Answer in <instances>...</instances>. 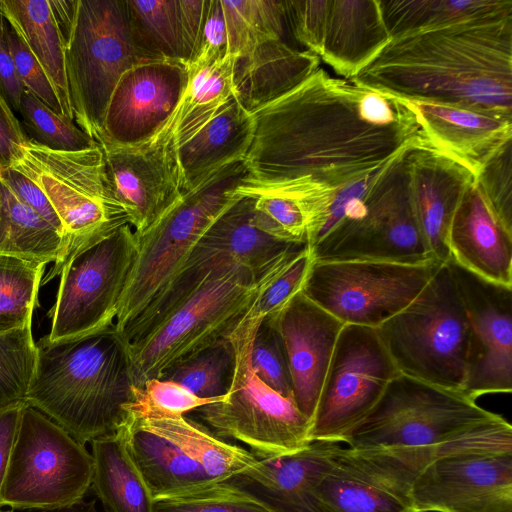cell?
Instances as JSON below:
<instances>
[{
    "label": "cell",
    "instance_id": "cell-24",
    "mask_svg": "<svg viewBox=\"0 0 512 512\" xmlns=\"http://www.w3.org/2000/svg\"><path fill=\"white\" fill-rule=\"evenodd\" d=\"M339 443L312 441L287 455L258 459L226 482L245 491L272 512H324L315 488Z\"/></svg>",
    "mask_w": 512,
    "mask_h": 512
},
{
    "label": "cell",
    "instance_id": "cell-33",
    "mask_svg": "<svg viewBox=\"0 0 512 512\" xmlns=\"http://www.w3.org/2000/svg\"><path fill=\"white\" fill-rule=\"evenodd\" d=\"M91 488L106 512H154V499L118 431L91 442Z\"/></svg>",
    "mask_w": 512,
    "mask_h": 512
},
{
    "label": "cell",
    "instance_id": "cell-29",
    "mask_svg": "<svg viewBox=\"0 0 512 512\" xmlns=\"http://www.w3.org/2000/svg\"><path fill=\"white\" fill-rule=\"evenodd\" d=\"M308 50L291 47L285 40H269L233 66V95L249 113L287 94L320 67Z\"/></svg>",
    "mask_w": 512,
    "mask_h": 512
},
{
    "label": "cell",
    "instance_id": "cell-32",
    "mask_svg": "<svg viewBox=\"0 0 512 512\" xmlns=\"http://www.w3.org/2000/svg\"><path fill=\"white\" fill-rule=\"evenodd\" d=\"M235 60L226 56L206 66L187 67L189 79L181 101L152 139L171 140L178 147L208 123L233 96Z\"/></svg>",
    "mask_w": 512,
    "mask_h": 512
},
{
    "label": "cell",
    "instance_id": "cell-8",
    "mask_svg": "<svg viewBox=\"0 0 512 512\" xmlns=\"http://www.w3.org/2000/svg\"><path fill=\"white\" fill-rule=\"evenodd\" d=\"M11 166L40 187L61 221L65 245L61 267L73 251L129 224L111 189L99 145L56 151L28 139Z\"/></svg>",
    "mask_w": 512,
    "mask_h": 512
},
{
    "label": "cell",
    "instance_id": "cell-55",
    "mask_svg": "<svg viewBox=\"0 0 512 512\" xmlns=\"http://www.w3.org/2000/svg\"><path fill=\"white\" fill-rule=\"evenodd\" d=\"M28 512H99L96 507L95 500H81L71 506L54 509V510H44V511H28Z\"/></svg>",
    "mask_w": 512,
    "mask_h": 512
},
{
    "label": "cell",
    "instance_id": "cell-4",
    "mask_svg": "<svg viewBox=\"0 0 512 512\" xmlns=\"http://www.w3.org/2000/svg\"><path fill=\"white\" fill-rule=\"evenodd\" d=\"M306 248L288 253L259 279L239 262L211 271L156 326L126 344L133 385L142 388L178 361L227 338L262 292Z\"/></svg>",
    "mask_w": 512,
    "mask_h": 512
},
{
    "label": "cell",
    "instance_id": "cell-30",
    "mask_svg": "<svg viewBox=\"0 0 512 512\" xmlns=\"http://www.w3.org/2000/svg\"><path fill=\"white\" fill-rule=\"evenodd\" d=\"M252 136L251 113L233 95L208 123L175 147L182 194L197 187L221 167L244 160Z\"/></svg>",
    "mask_w": 512,
    "mask_h": 512
},
{
    "label": "cell",
    "instance_id": "cell-9",
    "mask_svg": "<svg viewBox=\"0 0 512 512\" xmlns=\"http://www.w3.org/2000/svg\"><path fill=\"white\" fill-rule=\"evenodd\" d=\"M260 323L244 316L228 336L235 350L230 388L223 399L192 412L216 436L240 441L258 459H266L292 454L308 446L311 422L299 411L292 397L273 390L252 369V341Z\"/></svg>",
    "mask_w": 512,
    "mask_h": 512
},
{
    "label": "cell",
    "instance_id": "cell-47",
    "mask_svg": "<svg viewBox=\"0 0 512 512\" xmlns=\"http://www.w3.org/2000/svg\"><path fill=\"white\" fill-rule=\"evenodd\" d=\"M512 141L484 165L476 183L501 224L512 232Z\"/></svg>",
    "mask_w": 512,
    "mask_h": 512
},
{
    "label": "cell",
    "instance_id": "cell-17",
    "mask_svg": "<svg viewBox=\"0 0 512 512\" xmlns=\"http://www.w3.org/2000/svg\"><path fill=\"white\" fill-rule=\"evenodd\" d=\"M470 325L468 366L462 392L476 400L512 391V286L488 281L447 261Z\"/></svg>",
    "mask_w": 512,
    "mask_h": 512
},
{
    "label": "cell",
    "instance_id": "cell-50",
    "mask_svg": "<svg viewBox=\"0 0 512 512\" xmlns=\"http://www.w3.org/2000/svg\"><path fill=\"white\" fill-rule=\"evenodd\" d=\"M0 180L21 202L50 223L64 240V230L58 215L44 192L32 179L10 166L0 169Z\"/></svg>",
    "mask_w": 512,
    "mask_h": 512
},
{
    "label": "cell",
    "instance_id": "cell-34",
    "mask_svg": "<svg viewBox=\"0 0 512 512\" xmlns=\"http://www.w3.org/2000/svg\"><path fill=\"white\" fill-rule=\"evenodd\" d=\"M0 14L20 33L47 75L67 119L74 121L65 71V44L47 0H0Z\"/></svg>",
    "mask_w": 512,
    "mask_h": 512
},
{
    "label": "cell",
    "instance_id": "cell-51",
    "mask_svg": "<svg viewBox=\"0 0 512 512\" xmlns=\"http://www.w3.org/2000/svg\"><path fill=\"white\" fill-rule=\"evenodd\" d=\"M27 140L20 121L0 91V169L10 167L19 158Z\"/></svg>",
    "mask_w": 512,
    "mask_h": 512
},
{
    "label": "cell",
    "instance_id": "cell-35",
    "mask_svg": "<svg viewBox=\"0 0 512 512\" xmlns=\"http://www.w3.org/2000/svg\"><path fill=\"white\" fill-rule=\"evenodd\" d=\"M64 250L61 234L0 180V254L44 265L54 262L46 282L59 274Z\"/></svg>",
    "mask_w": 512,
    "mask_h": 512
},
{
    "label": "cell",
    "instance_id": "cell-38",
    "mask_svg": "<svg viewBox=\"0 0 512 512\" xmlns=\"http://www.w3.org/2000/svg\"><path fill=\"white\" fill-rule=\"evenodd\" d=\"M227 55L240 58L269 40H284L285 1L221 0Z\"/></svg>",
    "mask_w": 512,
    "mask_h": 512
},
{
    "label": "cell",
    "instance_id": "cell-39",
    "mask_svg": "<svg viewBox=\"0 0 512 512\" xmlns=\"http://www.w3.org/2000/svg\"><path fill=\"white\" fill-rule=\"evenodd\" d=\"M234 367L235 350L227 337L178 361L157 379L177 383L199 398H219L230 388Z\"/></svg>",
    "mask_w": 512,
    "mask_h": 512
},
{
    "label": "cell",
    "instance_id": "cell-31",
    "mask_svg": "<svg viewBox=\"0 0 512 512\" xmlns=\"http://www.w3.org/2000/svg\"><path fill=\"white\" fill-rule=\"evenodd\" d=\"M154 500L181 495L214 481L180 448L137 419L119 430Z\"/></svg>",
    "mask_w": 512,
    "mask_h": 512
},
{
    "label": "cell",
    "instance_id": "cell-5",
    "mask_svg": "<svg viewBox=\"0 0 512 512\" xmlns=\"http://www.w3.org/2000/svg\"><path fill=\"white\" fill-rule=\"evenodd\" d=\"M246 177L244 160L221 167L183 194L151 229L136 235V258L114 324L120 336L163 296L199 238L236 198V189Z\"/></svg>",
    "mask_w": 512,
    "mask_h": 512
},
{
    "label": "cell",
    "instance_id": "cell-20",
    "mask_svg": "<svg viewBox=\"0 0 512 512\" xmlns=\"http://www.w3.org/2000/svg\"><path fill=\"white\" fill-rule=\"evenodd\" d=\"M254 205L253 196L237 194L199 238L168 288L188 294L211 271L232 262L249 267L259 279L288 253L308 246L279 241L261 230Z\"/></svg>",
    "mask_w": 512,
    "mask_h": 512
},
{
    "label": "cell",
    "instance_id": "cell-16",
    "mask_svg": "<svg viewBox=\"0 0 512 512\" xmlns=\"http://www.w3.org/2000/svg\"><path fill=\"white\" fill-rule=\"evenodd\" d=\"M398 373L376 328L344 325L311 421L310 441L340 443Z\"/></svg>",
    "mask_w": 512,
    "mask_h": 512
},
{
    "label": "cell",
    "instance_id": "cell-54",
    "mask_svg": "<svg viewBox=\"0 0 512 512\" xmlns=\"http://www.w3.org/2000/svg\"><path fill=\"white\" fill-rule=\"evenodd\" d=\"M54 21L66 46L72 33L78 0H47Z\"/></svg>",
    "mask_w": 512,
    "mask_h": 512
},
{
    "label": "cell",
    "instance_id": "cell-37",
    "mask_svg": "<svg viewBox=\"0 0 512 512\" xmlns=\"http://www.w3.org/2000/svg\"><path fill=\"white\" fill-rule=\"evenodd\" d=\"M391 38L512 10V0H379Z\"/></svg>",
    "mask_w": 512,
    "mask_h": 512
},
{
    "label": "cell",
    "instance_id": "cell-18",
    "mask_svg": "<svg viewBox=\"0 0 512 512\" xmlns=\"http://www.w3.org/2000/svg\"><path fill=\"white\" fill-rule=\"evenodd\" d=\"M411 498L416 512H512V452L441 455L416 476Z\"/></svg>",
    "mask_w": 512,
    "mask_h": 512
},
{
    "label": "cell",
    "instance_id": "cell-27",
    "mask_svg": "<svg viewBox=\"0 0 512 512\" xmlns=\"http://www.w3.org/2000/svg\"><path fill=\"white\" fill-rule=\"evenodd\" d=\"M448 248L450 258L466 270L512 286V232L497 219L476 181L454 214Z\"/></svg>",
    "mask_w": 512,
    "mask_h": 512
},
{
    "label": "cell",
    "instance_id": "cell-52",
    "mask_svg": "<svg viewBox=\"0 0 512 512\" xmlns=\"http://www.w3.org/2000/svg\"><path fill=\"white\" fill-rule=\"evenodd\" d=\"M0 91L13 112L20 109V102L25 87L22 84L11 53L0 35Z\"/></svg>",
    "mask_w": 512,
    "mask_h": 512
},
{
    "label": "cell",
    "instance_id": "cell-26",
    "mask_svg": "<svg viewBox=\"0 0 512 512\" xmlns=\"http://www.w3.org/2000/svg\"><path fill=\"white\" fill-rule=\"evenodd\" d=\"M133 45L143 61L188 66L203 33L209 0H126Z\"/></svg>",
    "mask_w": 512,
    "mask_h": 512
},
{
    "label": "cell",
    "instance_id": "cell-56",
    "mask_svg": "<svg viewBox=\"0 0 512 512\" xmlns=\"http://www.w3.org/2000/svg\"><path fill=\"white\" fill-rule=\"evenodd\" d=\"M1 512H14L12 509L10 510H5V511H1Z\"/></svg>",
    "mask_w": 512,
    "mask_h": 512
},
{
    "label": "cell",
    "instance_id": "cell-53",
    "mask_svg": "<svg viewBox=\"0 0 512 512\" xmlns=\"http://www.w3.org/2000/svg\"><path fill=\"white\" fill-rule=\"evenodd\" d=\"M22 408L10 409L0 413V491L8 468Z\"/></svg>",
    "mask_w": 512,
    "mask_h": 512
},
{
    "label": "cell",
    "instance_id": "cell-42",
    "mask_svg": "<svg viewBox=\"0 0 512 512\" xmlns=\"http://www.w3.org/2000/svg\"><path fill=\"white\" fill-rule=\"evenodd\" d=\"M18 113L26 137L38 145L56 151H80L98 145L74 121L54 112L27 89Z\"/></svg>",
    "mask_w": 512,
    "mask_h": 512
},
{
    "label": "cell",
    "instance_id": "cell-25",
    "mask_svg": "<svg viewBox=\"0 0 512 512\" xmlns=\"http://www.w3.org/2000/svg\"><path fill=\"white\" fill-rule=\"evenodd\" d=\"M427 142L478 176L512 141V117L449 105L406 100Z\"/></svg>",
    "mask_w": 512,
    "mask_h": 512
},
{
    "label": "cell",
    "instance_id": "cell-15",
    "mask_svg": "<svg viewBox=\"0 0 512 512\" xmlns=\"http://www.w3.org/2000/svg\"><path fill=\"white\" fill-rule=\"evenodd\" d=\"M449 441L427 447L341 448L315 488L324 512H416L411 488L435 458L455 452Z\"/></svg>",
    "mask_w": 512,
    "mask_h": 512
},
{
    "label": "cell",
    "instance_id": "cell-43",
    "mask_svg": "<svg viewBox=\"0 0 512 512\" xmlns=\"http://www.w3.org/2000/svg\"><path fill=\"white\" fill-rule=\"evenodd\" d=\"M154 512H272L263 503L226 481L181 495L154 500Z\"/></svg>",
    "mask_w": 512,
    "mask_h": 512
},
{
    "label": "cell",
    "instance_id": "cell-36",
    "mask_svg": "<svg viewBox=\"0 0 512 512\" xmlns=\"http://www.w3.org/2000/svg\"><path fill=\"white\" fill-rule=\"evenodd\" d=\"M137 420L173 442L214 482L227 481L258 461L251 452L221 440L206 427L185 416Z\"/></svg>",
    "mask_w": 512,
    "mask_h": 512
},
{
    "label": "cell",
    "instance_id": "cell-7",
    "mask_svg": "<svg viewBox=\"0 0 512 512\" xmlns=\"http://www.w3.org/2000/svg\"><path fill=\"white\" fill-rule=\"evenodd\" d=\"M407 151L386 167L364 196L350 201L340 222L310 249L313 261L372 260L411 265L436 261L410 200Z\"/></svg>",
    "mask_w": 512,
    "mask_h": 512
},
{
    "label": "cell",
    "instance_id": "cell-46",
    "mask_svg": "<svg viewBox=\"0 0 512 512\" xmlns=\"http://www.w3.org/2000/svg\"><path fill=\"white\" fill-rule=\"evenodd\" d=\"M0 35L7 44L17 74L25 89L33 93L54 112L65 117L57 95L38 60L20 33L1 14Z\"/></svg>",
    "mask_w": 512,
    "mask_h": 512
},
{
    "label": "cell",
    "instance_id": "cell-44",
    "mask_svg": "<svg viewBox=\"0 0 512 512\" xmlns=\"http://www.w3.org/2000/svg\"><path fill=\"white\" fill-rule=\"evenodd\" d=\"M223 398H199L177 383L154 378L146 381L142 388L135 389V400L129 407V416L130 419L185 416L186 413Z\"/></svg>",
    "mask_w": 512,
    "mask_h": 512
},
{
    "label": "cell",
    "instance_id": "cell-14",
    "mask_svg": "<svg viewBox=\"0 0 512 512\" xmlns=\"http://www.w3.org/2000/svg\"><path fill=\"white\" fill-rule=\"evenodd\" d=\"M441 264L312 260L301 292L344 325L378 328L419 295Z\"/></svg>",
    "mask_w": 512,
    "mask_h": 512
},
{
    "label": "cell",
    "instance_id": "cell-10",
    "mask_svg": "<svg viewBox=\"0 0 512 512\" xmlns=\"http://www.w3.org/2000/svg\"><path fill=\"white\" fill-rule=\"evenodd\" d=\"M500 417L460 391L399 372L372 410L341 442L353 449L435 446Z\"/></svg>",
    "mask_w": 512,
    "mask_h": 512
},
{
    "label": "cell",
    "instance_id": "cell-21",
    "mask_svg": "<svg viewBox=\"0 0 512 512\" xmlns=\"http://www.w3.org/2000/svg\"><path fill=\"white\" fill-rule=\"evenodd\" d=\"M189 79L186 65L144 61L119 79L96 141L130 146L152 139L177 109Z\"/></svg>",
    "mask_w": 512,
    "mask_h": 512
},
{
    "label": "cell",
    "instance_id": "cell-23",
    "mask_svg": "<svg viewBox=\"0 0 512 512\" xmlns=\"http://www.w3.org/2000/svg\"><path fill=\"white\" fill-rule=\"evenodd\" d=\"M412 207L434 258L446 263L449 228L458 205L476 180L470 169L429 144L405 153Z\"/></svg>",
    "mask_w": 512,
    "mask_h": 512
},
{
    "label": "cell",
    "instance_id": "cell-3",
    "mask_svg": "<svg viewBox=\"0 0 512 512\" xmlns=\"http://www.w3.org/2000/svg\"><path fill=\"white\" fill-rule=\"evenodd\" d=\"M37 346L27 404L82 444L118 432L135 400L127 346L115 327Z\"/></svg>",
    "mask_w": 512,
    "mask_h": 512
},
{
    "label": "cell",
    "instance_id": "cell-1",
    "mask_svg": "<svg viewBox=\"0 0 512 512\" xmlns=\"http://www.w3.org/2000/svg\"><path fill=\"white\" fill-rule=\"evenodd\" d=\"M245 181L332 191L429 144L406 100L319 67L251 113Z\"/></svg>",
    "mask_w": 512,
    "mask_h": 512
},
{
    "label": "cell",
    "instance_id": "cell-19",
    "mask_svg": "<svg viewBox=\"0 0 512 512\" xmlns=\"http://www.w3.org/2000/svg\"><path fill=\"white\" fill-rule=\"evenodd\" d=\"M116 200L136 235H142L181 199L180 174L171 140L122 146L98 142Z\"/></svg>",
    "mask_w": 512,
    "mask_h": 512
},
{
    "label": "cell",
    "instance_id": "cell-11",
    "mask_svg": "<svg viewBox=\"0 0 512 512\" xmlns=\"http://www.w3.org/2000/svg\"><path fill=\"white\" fill-rule=\"evenodd\" d=\"M93 457L48 416L25 405L0 491V507L44 511L71 506L91 488Z\"/></svg>",
    "mask_w": 512,
    "mask_h": 512
},
{
    "label": "cell",
    "instance_id": "cell-48",
    "mask_svg": "<svg viewBox=\"0 0 512 512\" xmlns=\"http://www.w3.org/2000/svg\"><path fill=\"white\" fill-rule=\"evenodd\" d=\"M311 263L308 247L262 292L245 317L253 322H262L281 311L302 290Z\"/></svg>",
    "mask_w": 512,
    "mask_h": 512
},
{
    "label": "cell",
    "instance_id": "cell-49",
    "mask_svg": "<svg viewBox=\"0 0 512 512\" xmlns=\"http://www.w3.org/2000/svg\"><path fill=\"white\" fill-rule=\"evenodd\" d=\"M285 3L287 24L293 37L306 50L319 57L324 41L329 0H290Z\"/></svg>",
    "mask_w": 512,
    "mask_h": 512
},
{
    "label": "cell",
    "instance_id": "cell-2",
    "mask_svg": "<svg viewBox=\"0 0 512 512\" xmlns=\"http://www.w3.org/2000/svg\"><path fill=\"white\" fill-rule=\"evenodd\" d=\"M353 82L512 117V10L391 38Z\"/></svg>",
    "mask_w": 512,
    "mask_h": 512
},
{
    "label": "cell",
    "instance_id": "cell-28",
    "mask_svg": "<svg viewBox=\"0 0 512 512\" xmlns=\"http://www.w3.org/2000/svg\"><path fill=\"white\" fill-rule=\"evenodd\" d=\"M389 41L379 0H329L319 59L335 73L355 78Z\"/></svg>",
    "mask_w": 512,
    "mask_h": 512
},
{
    "label": "cell",
    "instance_id": "cell-22",
    "mask_svg": "<svg viewBox=\"0 0 512 512\" xmlns=\"http://www.w3.org/2000/svg\"><path fill=\"white\" fill-rule=\"evenodd\" d=\"M273 317L286 350L294 402L310 422L344 324L301 291Z\"/></svg>",
    "mask_w": 512,
    "mask_h": 512
},
{
    "label": "cell",
    "instance_id": "cell-41",
    "mask_svg": "<svg viewBox=\"0 0 512 512\" xmlns=\"http://www.w3.org/2000/svg\"><path fill=\"white\" fill-rule=\"evenodd\" d=\"M31 326L0 333V413L28 405L38 357Z\"/></svg>",
    "mask_w": 512,
    "mask_h": 512
},
{
    "label": "cell",
    "instance_id": "cell-40",
    "mask_svg": "<svg viewBox=\"0 0 512 512\" xmlns=\"http://www.w3.org/2000/svg\"><path fill=\"white\" fill-rule=\"evenodd\" d=\"M45 265L0 254V333L32 324Z\"/></svg>",
    "mask_w": 512,
    "mask_h": 512
},
{
    "label": "cell",
    "instance_id": "cell-13",
    "mask_svg": "<svg viewBox=\"0 0 512 512\" xmlns=\"http://www.w3.org/2000/svg\"><path fill=\"white\" fill-rule=\"evenodd\" d=\"M136 253V234L130 224L73 251L59 273L47 339L72 340L113 327Z\"/></svg>",
    "mask_w": 512,
    "mask_h": 512
},
{
    "label": "cell",
    "instance_id": "cell-6",
    "mask_svg": "<svg viewBox=\"0 0 512 512\" xmlns=\"http://www.w3.org/2000/svg\"><path fill=\"white\" fill-rule=\"evenodd\" d=\"M376 329L400 373L462 392L470 325L447 262L407 307Z\"/></svg>",
    "mask_w": 512,
    "mask_h": 512
},
{
    "label": "cell",
    "instance_id": "cell-12",
    "mask_svg": "<svg viewBox=\"0 0 512 512\" xmlns=\"http://www.w3.org/2000/svg\"><path fill=\"white\" fill-rule=\"evenodd\" d=\"M144 62L130 34L126 0H78L65 46V71L74 121L97 141L121 76Z\"/></svg>",
    "mask_w": 512,
    "mask_h": 512
},
{
    "label": "cell",
    "instance_id": "cell-45",
    "mask_svg": "<svg viewBox=\"0 0 512 512\" xmlns=\"http://www.w3.org/2000/svg\"><path fill=\"white\" fill-rule=\"evenodd\" d=\"M250 361L255 374L284 397H292V380L281 334L273 317L260 323L251 347Z\"/></svg>",
    "mask_w": 512,
    "mask_h": 512
}]
</instances>
